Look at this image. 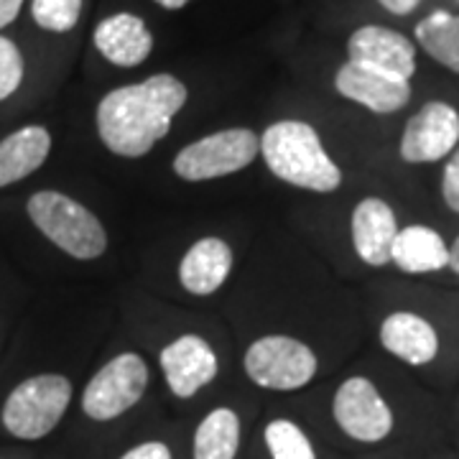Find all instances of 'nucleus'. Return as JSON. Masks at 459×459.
Instances as JSON below:
<instances>
[{
	"mask_svg": "<svg viewBox=\"0 0 459 459\" xmlns=\"http://www.w3.org/2000/svg\"><path fill=\"white\" fill-rule=\"evenodd\" d=\"M261 159L276 179L296 189L332 195L342 186V169L307 120L286 117L271 123L261 133Z\"/></svg>",
	"mask_w": 459,
	"mask_h": 459,
	"instance_id": "f03ea898",
	"label": "nucleus"
},
{
	"mask_svg": "<svg viewBox=\"0 0 459 459\" xmlns=\"http://www.w3.org/2000/svg\"><path fill=\"white\" fill-rule=\"evenodd\" d=\"M92 44L105 62L120 69H133L151 56L156 39L143 18L131 11H117L113 16L102 18L95 26Z\"/></svg>",
	"mask_w": 459,
	"mask_h": 459,
	"instance_id": "2eb2a0df",
	"label": "nucleus"
},
{
	"mask_svg": "<svg viewBox=\"0 0 459 459\" xmlns=\"http://www.w3.org/2000/svg\"><path fill=\"white\" fill-rule=\"evenodd\" d=\"M151 370L143 355L120 352L87 380L82 391V413L87 419L108 424L141 403L148 391Z\"/></svg>",
	"mask_w": 459,
	"mask_h": 459,
	"instance_id": "0eeeda50",
	"label": "nucleus"
},
{
	"mask_svg": "<svg viewBox=\"0 0 459 459\" xmlns=\"http://www.w3.org/2000/svg\"><path fill=\"white\" fill-rule=\"evenodd\" d=\"M0 459H5V457H0Z\"/></svg>",
	"mask_w": 459,
	"mask_h": 459,
	"instance_id": "c756f323",
	"label": "nucleus"
},
{
	"mask_svg": "<svg viewBox=\"0 0 459 459\" xmlns=\"http://www.w3.org/2000/svg\"><path fill=\"white\" fill-rule=\"evenodd\" d=\"M377 340L388 355H394L395 360L411 368H424L429 362H434L442 347L437 327L427 316L409 312V309L388 314L377 327Z\"/></svg>",
	"mask_w": 459,
	"mask_h": 459,
	"instance_id": "4468645a",
	"label": "nucleus"
},
{
	"mask_svg": "<svg viewBox=\"0 0 459 459\" xmlns=\"http://www.w3.org/2000/svg\"><path fill=\"white\" fill-rule=\"evenodd\" d=\"M72 380L62 373H39L21 380L0 406V427L18 442H41L56 431L72 406Z\"/></svg>",
	"mask_w": 459,
	"mask_h": 459,
	"instance_id": "20e7f679",
	"label": "nucleus"
},
{
	"mask_svg": "<svg viewBox=\"0 0 459 459\" xmlns=\"http://www.w3.org/2000/svg\"><path fill=\"white\" fill-rule=\"evenodd\" d=\"M26 214L51 246L74 261H98L108 250V230L80 199L56 189H39L26 202Z\"/></svg>",
	"mask_w": 459,
	"mask_h": 459,
	"instance_id": "7ed1b4c3",
	"label": "nucleus"
},
{
	"mask_svg": "<svg viewBox=\"0 0 459 459\" xmlns=\"http://www.w3.org/2000/svg\"><path fill=\"white\" fill-rule=\"evenodd\" d=\"M159 365L164 373L169 394L179 401L195 398L220 376V358L202 334L186 332L164 344Z\"/></svg>",
	"mask_w": 459,
	"mask_h": 459,
	"instance_id": "9d476101",
	"label": "nucleus"
},
{
	"mask_svg": "<svg viewBox=\"0 0 459 459\" xmlns=\"http://www.w3.org/2000/svg\"><path fill=\"white\" fill-rule=\"evenodd\" d=\"M117 459H174L171 457V449L169 444L159 442V439H148L131 446L128 452H123Z\"/></svg>",
	"mask_w": 459,
	"mask_h": 459,
	"instance_id": "393cba45",
	"label": "nucleus"
},
{
	"mask_svg": "<svg viewBox=\"0 0 459 459\" xmlns=\"http://www.w3.org/2000/svg\"><path fill=\"white\" fill-rule=\"evenodd\" d=\"M51 133L44 126H23L0 138V189L29 179L49 159Z\"/></svg>",
	"mask_w": 459,
	"mask_h": 459,
	"instance_id": "a211bd4d",
	"label": "nucleus"
},
{
	"mask_svg": "<svg viewBox=\"0 0 459 459\" xmlns=\"http://www.w3.org/2000/svg\"><path fill=\"white\" fill-rule=\"evenodd\" d=\"M23 3L26 0H0V31L8 29L16 21L21 8H23Z\"/></svg>",
	"mask_w": 459,
	"mask_h": 459,
	"instance_id": "bb28decb",
	"label": "nucleus"
},
{
	"mask_svg": "<svg viewBox=\"0 0 459 459\" xmlns=\"http://www.w3.org/2000/svg\"><path fill=\"white\" fill-rule=\"evenodd\" d=\"M416 44L406 33L368 23L350 33L347 39V62L376 69L398 80H409L416 74Z\"/></svg>",
	"mask_w": 459,
	"mask_h": 459,
	"instance_id": "9b49d317",
	"label": "nucleus"
},
{
	"mask_svg": "<svg viewBox=\"0 0 459 459\" xmlns=\"http://www.w3.org/2000/svg\"><path fill=\"white\" fill-rule=\"evenodd\" d=\"M261 156V135L250 128H225L186 143L171 169L186 184H202L243 171Z\"/></svg>",
	"mask_w": 459,
	"mask_h": 459,
	"instance_id": "423d86ee",
	"label": "nucleus"
},
{
	"mask_svg": "<svg viewBox=\"0 0 459 459\" xmlns=\"http://www.w3.org/2000/svg\"><path fill=\"white\" fill-rule=\"evenodd\" d=\"M84 0H31V18L49 33H69L82 18Z\"/></svg>",
	"mask_w": 459,
	"mask_h": 459,
	"instance_id": "4be33fe9",
	"label": "nucleus"
},
{
	"mask_svg": "<svg viewBox=\"0 0 459 459\" xmlns=\"http://www.w3.org/2000/svg\"><path fill=\"white\" fill-rule=\"evenodd\" d=\"M156 5H161L164 11H181L184 5H189V0H153Z\"/></svg>",
	"mask_w": 459,
	"mask_h": 459,
	"instance_id": "c85d7f7f",
	"label": "nucleus"
},
{
	"mask_svg": "<svg viewBox=\"0 0 459 459\" xmlns=\"http://www.w3.org/2000/svg\"><path fill=\"white\" fill-rule=\"evenodd\" d=\"M243 424L238 411L217 406L199 421L192 439V459H235L240 452Z\"/></svg>",
	"mask_w": 459,
	"mask_h": 459,
	"instance_id": "6ab92c4d",
	"label": "nucleus"
},
{
	"mask_svg": "<svg viewBox=\"0 0 459 459\" xmlns=\"http://www.w3.org/2000/svg\"><path fill=\"white\" fill-rule=\"evenodd\" d=\"M439 189H442L444 204L455 214H459V146L455 148V153L444 164L442 186Z\"/></svg>",
	"mask_w": 459,
	"mask_h": 459,
	"instance_id": "b1692460",
	"label": "nucleus"
},
{
	"mask_svg": "<svg viewBox=\"0 0 459 459\" xmlns=\"http://www.w3.org/2000/svg\"><path fill=\"white\" fill-rule=\"evenodd\" d=\"M334 90L344 100L376 115H394L411 102V82L376 69L344 62L334 72Z\"/></svg>",
	"mask_w": 459,
	"mask_h": 459,
	"instance_id": "f8f14e48",
	"label": "nucleus"
},
{
	"mask_svg": "<svg viewBox=\"0 0 459 459\" xmlns=\"http://www.w3.org/2000/svg\"><path fill=\"white\" fill-rule=\"evenodd\" d=\"M263 442L271 459H316L312 439L291 419H273L263 429Z\"/></svg>",
	"mask_w": 459,
	"mask_h": 459,
	"instance_id": "412c9836",
	"label": "nucleus"
},
{
	"mask_svg": "<svg viewBox=\"0 0 459 459\" xmlns=\"http://www.w3.org/2000/svg\"><path fill=\"white\" fill-rule=\"evenodd\" d=\"M26 62L13 39L0 33V102L16 95L18 87L23 84Z\"/></svg>",
	"mask_w": 459,
	"mask_h": 459,
	"instance_id": "5701e85b",
	"label": "nucleus"
},
{
	"mask_svg": "<svg viewBox=\"0 0 459 459\" xmlns=\"http://www.w3.org/2000/svg\"><path fill=\"white\" fill-rule=\"evenodd\" d=\"M189 100V87L171 72L105 92L95 110L100 143L120 159H141L164 141Z\"/></svg>",
	"mask_w": 459,
	"mask_h": 459,
	"instance_id": "f257e3e1",
	"label": "nucleus"
},
{
	"mask_svg": "<svg viewBox=\"0 0 459 459\" xmlns=\"http://www.w3.org/2000/svg\"><path fill=\"white\" fill-rule=\"evenodd\" d=\"M459 146V110L444 100H429L403 126L398 156L411 166L446 161Z\"/></svg>",
	"mask_w": 459,
	"mask_h": 459,
	"instance_id": "1a4fd4ad",
	"label": "nucleus"
},
{
	"mask_svg": "<svg viewBox=\"0 0 459 459\" xmlns=\"http://www.w3.org/2000/svg\"><path fill=\"white\" fill-rule=\"evenodd\" d=\"M398 230L401 225L394 207L383 197H362L350 214L352 250L370 268L391 265V247Z\"/></svg>",
	"mask_w": 459,
	"mask_h": 459,
	"instance_id": "ddd939ff",
	"label": "nucleus"
},
{
	"mask_svg": "<svg viewBox=\"0 0 459 459\" xmlns=\"http://www.w3.org/2000/svg\"><path fill=\"white\" fill-rule=\"evenodd\" d=\"M243 370L253 385L276 394L307 388L319 370V358L304 340L289 334H265L247 344Z\"/></svg>",
	"mask_w": 459,
	"mask_h": 459,
	"instance_id": "39448f33",
	"label": "nucleus"
},
{
	"mask_svg": "<svg viewBox=\"0 0 459 459\" xmlns=\"http://www.w3.org/2000/svg\"><path fill=\"white\" fill-rule=\"evenodd\" d=\"M377 5H383L391 16H411L421 5V0H377Z\"/></svg>",
	"mask_w": 459,
	"mask_h": 459,
	"instance_id": "a878e982",
	"label": "nucleus"
},
{
	"mask_svg": "<svg viewBox=\"0 0 459 459\" xmlns=\"http://www.w3.org/2000/svg\"><path fill=\"white\" fill-rule=\"evenodd\" d=\"M449 271L459 276V235L449 243Z\"/></svg>",
	"mask_w": 459,
	"mask_h": 459,
	"instance_id": "cd10ccee",
	"label": "nucleus"
},
{
	"mask_svg": "<svg viewBox=\"0 0 459 459\" xmlns=\"http://www.w3.org/2000/svg\"><path fill=\"white\" fill-rule=\"evenodd\" d=\"M235 265V253L225 238L207 235L199 238L179 261V283L186 294L192 296H212L225 283Z\"/></svg>",
	"mask_w": 459,
	"mask_h": 459,
	"instance_id": "dca6fc26",
	"label": "nucleus"
},
{
	"mask_svg": "<svg viewBox=\"0 0 459 459\" xmlns=\"http://www.w3.org/2000/svg\"><path fill=\"white\" fill-rule=\"evenodd\" d=\"M391 265L406 276H429L449 268V243L439 230L413 222L403 225L391 247Z\"/></svg>",
	"mask_w": 459,
	"mask_h": 459,
	"instance_id": "f3484780",
	"label": "nucleus"
},
{
	"mask_svg": "<svg viewBox=\"0 0 459 459\" xmlns=\"http://www.w3.org/2000/svg\"><path fill=\"white\" fill-rule=\"evenodd\" d=\"M413 36L437 65L459 74V13L434 11L416 23Z\"/></svg>",
	"mask_w": 459,
	"mask_h": 459,
	"instance_id": "aec40b11",
	"label": "nucleus"
},
{
	"mask_svg": "<svg viewBox=\"0 0 459 459\" xmlns=\"http://www.w3.org/2000/svg\"><path fill=\"white\" fill-rule=\"evenodd\" d=\"M332 419L347 439L358 444L385 442L395 427L394 409L365 376H350L332 395Z\"/></svg>",
	"mask_w": 459,
	"mask_h": 459,
	"instance_id": "6e6552de",
	"label": "nucleus"
}]
</instances>
